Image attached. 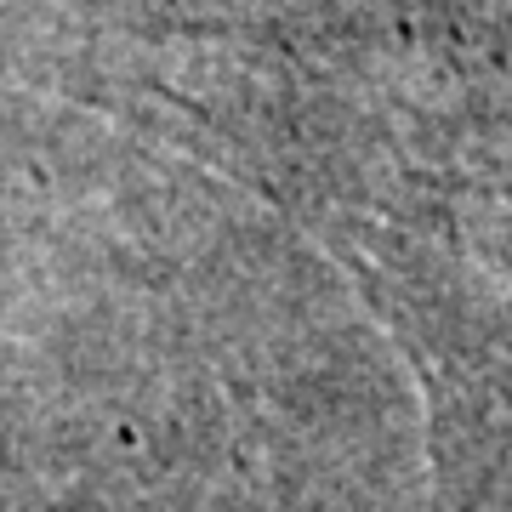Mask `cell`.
I'll return each mask as SVG.
<instances>
[{
  "instance_id": "cell-1",
  "label": "cell",
  "mask_w": 512,
  "mask_h": 512,
  "mask_svg": "<svg viewBox=\"0 0 512 512\" xmlns=\"http://www.w3.org/2000/svg\"><path fill=\"white\" fill-rule=\"evenodd\" d=\"M154 92L353 274L427 399L433 512H478L512 461V35L194 29Z\"/></svg>"
}]
</instances>
